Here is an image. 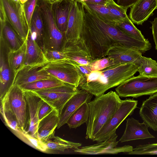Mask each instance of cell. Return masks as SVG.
Masks as SVG:
<instances>
[{
	"label": "cell",
	"instance_id": "cell-22",
	"mask_svg": "<svg viewBox=\"0 0 157 157\" xmlns=\"http://www.w3.org/2000/svg\"><path fill=\"white\" fill-rule=\"evenodd\" d=\"M139 113L148 127L157 131V93L151 95L143 101Z\"/></svg>",
	"mask_w": 157,
	"mask_h": 157
},
{
	"label": "cell",
	"instance_id": "cell-38",
	"mask_svg": "<svg viewBox=\"0 0 157 157\" xmlns=\"http://www.w3.org/2000/svg\"><path fill=\"white\" fill-rule=\"evenodd\" d=\"M38 0H29L23 4L26 21L29 29L32 18Z\"/></svg>",
	"mask_w": 157,
	"mask_h": 157
},
{
	"label": "cell",
	"instance_id": "cell-21",
	"mask_svg": "<svg viewBox=\"0 0 157 157\" xmlns=\"http://www.w3.org/2000/svg\"><path fill=\"white\" fill-rule=\"evenodd\" d=\"M48 62L43 50L29 29L26 38L25 65H44Z\"/></svg>",
	"mask_w": 157,
	"mask_h": 157
},
{
	"label": "cell",
	"instance_id": "cell-33",
	"mask_svg": "<svg viewBox=\"0 0 157 157\" xmlns=\"http://www.w3.org/2000/svg\"><path fill=\"white\" fill-rule=\"evenodd\" d=\"M81 3L96 12L105 21L115 25L118 21L111 13L106 5L84 2Z\"/></svg>",
	"mask_w": 157,
	"mask_h": 157
},
{
	"label": "cell",
	"instance_id": "cell-20",
	"mask_svg": "<svg viewBox=\"0 0 157 157\" xmlns=\"http://www.w3.org/2000/svg\"><path fill=\"white\" fill-rule=\"evenodd\" d=\"M156 9L157 0H139L131 7L129 17L133 24L142 25Z\"/></svg>",
	"mask_w": 157,
	"mask_h": 157
},
{
	"label": "cell",
	"instance_id": "cell-11",
	"mask_svg": "<svg viewBox=\"0 0 157 157\" xmlns=\"http://www.w3.org/2000/svg\"><path fill=\"white\" fill-rule=\"evenodd\" d=\"M117 134L108 139L93 145L81 147L74 149L75 152L86 155L117 154L120 153H129L132 152L133 147L130 145L117 147L119 141H117Z\"/></svg>",
	"mask_w": 157,
	"mask_h": 157
},
{
	"label": "cell",
	"instance_id": "cell-25",
	"mask_svg": "<svg viewBox=\"0 0 157 157\" xmlns=\"http://www.w3.org/2000/svg\"><path fill=\"white\" fill-rule=\"evenodd\" d=\"M0 21V36L3 37L10 50H17L25 41L18 35L8 20Z\"/></svg>",
	"mask_w": 157,
	"mask_h": 157
},
{
	"label": "cell",
	"instance_id": "cell-35",
	"mask_svg": "<svg viewBox=\"0 0 157 157\" xmlns=\"http://www.w3.org/2000/svg\"><path fill=\"white\" fill-rule=\"evenodd\" d=\"M114 65L112 59L107 56L93 60L90 63L84 66L89 74L92 71H100Z\"/></svg>",
	"mask_w": 157,
	"mask_h": 157
},
{
	"label": "cell",
	"instance_id": "cell-26",
	"mask_svg": "<svg viewBox=\"0 0 157 157\" xmlns=\"http://www.w3.org/2000/svg\"><path fill=\"white\" fill-rule=\"evenodd\" d=\"M26 45V39L19 48L16 50H10L8 53L9 64L14 76L25 65Z\"/></svg>",
	"mask_w": 157,
	"mask_h": 157
},
{
	"label": "cell",
	"instance_id": "cell-42",
	"mask_svg": "<svg viewBox=\"0 0 157 157\" xmlns=\"http://www.w3.org/2000/svg\"><path fill=\"white\" fill-rule=\"evenodd\" d=\"M139 0H117V4L119 6L127 10Z\"/></svg>",
	"mask_w": 157,
	"mask_h": 157
},
{
	"label": "cell",
	"instance_id": "cell-16",
	"mask_svg": "<svg viewBox=\"0 0 157 157\" xmlns=\"http://www.w3.org/2000/svg\"><path fill=\"white\" fill-rule=\"evenodd\" d=\"M61 51L66 58L79 65H88L93 61L81 39L76 41H66Z\"/></svg>",
	"mask_w": 157,
	"mask_h": 157
},
{
	"label": "cell",
	"instance_id": "cell-41",
	"mask_svg": "<svg viewBox=\"0 0 157 157\" xmlns=\"http://www.w3.org/2000/svg\"><path fill=\"white\" fill-rule=\"evenodd\" d=\"M54 109L49 104L43 100L39 111V119L40 120L49 114Z\"/></svg>",
	"mask_w": 157,
	"mask_h": 157
},
{
	"label": "cell",
	"instance_id": "cell-24",
	"mask_svg": "<svg viewBox=\"0 0 157 157\" xmlns=\"http://www.w3.org/2000/svg\"><path fill=\"white\" fill-rule=\"evenodd\" d=\"M73 0H59L52 2V9L56 25L66 33L71 6Z\"/></svg>",
	"mask_w": 157,
	"mask_h": 157
},
{
	"label": "cell",
	"instance_id": "cell-19",
	"mask_svg": "<svg viewBox=\"0 0 157 157\" xmlns=\"http://www.w3.org/2000/svg\"><path fill=\"white\" fill-rule=\"evenodd\" d=\"M148 126L133 118L126 120L125 128L119 141L121 143L140 139L155 138L148 130Z\"/></svg>",
	"mask_w": 157,
	"mask_h": 157
},
{
	"label": "cell",
	"instance_id": "cell-6",
	"mask_svg": "<svg viewBox=\"0 0 157 157\" xmlns=\"http://www.w3.org/2000/svg\"><path fill=\"white\" fill-rule=\"evenodd\" d=\"M115 90L121 98L151 95L157 93V77L133 76L117 86Z\"/></svg>",
	"mask_w": 157,
	"mask_h": 157
},
{
	"label": "cell",
	"instance_id": "cell-10",
	"mask_svg": "<svg viewBox=\"0 0 157 157\" xmlns=\"http://www.w3.org/2000/svg\"><path fill=\"white\" fill-rule=\"evenodd\" d=\"M79 90L66 83L62 86L33 91L59 113L65 103Z\"/></svg>",
	"mask_w": 157,
	"mask_h": 157
},
{
	"label": "cell",
	"instance_id": "cell-30",
	"mask_svg": "<svg viewBox=\"0 0 157 157\" xmlns=\"http://www.w3.org/2000/svg\"><path fill=\"white\" fill-rule=\"evenodd\" d=\"M43 142L46 145L48 149L62 151L69 149L74 150L82 145L80 143L67 141L55 136L52 138Z\"/></svg>",
	"mask_w": 157,
	"mask_h": 157
},
{
	"label": "cell",
	"instance_id": "cell-46",
	"mask_svg": "<svg viewBox=\"0 0 157 157\" xmlns=\"http://www.w3.org/2000/svg\"><path fill=\"white\" fill-rule=\"evenodd\" d=\"M48 0L49 1H50V2H56V1H58L59 0Z\"/></svg>",
	"mask_w": 157,
	"mask_h": 157
},
{
	"label": "cell",
	"instance_id": "cell-32",
	"mask_svg": "<svg viewBox=\"0 0 157 157\" xmlns=\"http://www.w3.org/2000/svg\"><path fill=\"white\" fill-rule=\"evenodd\" d=\"M139 75L147 77H157V62L150 58L142 56L138 67Z\"/></svg>",
	"mask_w": 157,
	"mask_h": 157
},
{
	"label": "cell",
	"instance_id": "cell-45",
	"mask_svg": "<svg viewBox=\"0 0 157 157\" xmlns=\"http://www.w3.org/2000/svg\"><path fill=\"white\" fill-rule=\"evenodd\" d=\"M29 0H19L20 2L22 4H24Z\"/></svg>",
	"mask_w": 157,
	"mask_h": 157
},
{
	"label": "cell",
	"instance_id": "cell-31",
	"mask_svg": "<svg viewBox=\"0 0 157 157\" xmlns=\"http://www.w3.org/2000/svg\"><path fill=\"white\" fill-rule=\"evenodd\" d=\"M115 25L123 32L137 40L144 41L148 40L135 27L128 17L124 20L117 22Z\"/></svg>",
	"mask_w": 157,
	"mask_h": 157
},
{
	"label": "cell",
	"instance_id": "cell-36",
	"mask_svg": "<svg viewBox=\"0 0 157 157\" xmlns=\"http://www.w3.org/2000/svg\"><path fill=\"white\" fill-rule=\"evenodd\" d=\"M106 5L117 21L124 20L128 17L126 13L127 10L118 5L113 0L107 3Z\"/></svg>",
	"mask_w": 157,
	"mask_h": 157
},
{
	"label": "cell",
	"instance_id": "cell-18",
	"mask_svg": "<svg viewBox=\"0 0 157 157\" xmlns=\"http://www.w3.org/2000/svg\"><path fill=\"white\" fill-rule=\"evenodd\" d=\"M23 90L28 105L29 113L28 127L24 133L37 138V132L40 121L39 111L43 100L34 92Z\"/></svg>",
	"mask_w": 157,
	"mask_h": 157
},
{
	"label": "cell",
	"instance_id": "cell-44",
	"mask_svg": "<svg viewBox=\"0 0 157 157\" xmlns=\"http://www.w3.org/2000/svg\"><path fill=\"white\" fill-rule=\"evenodd\" d=\"M81 2L101 4L106 5L112 0H78Z\"/></svg>",
	"mask_w": 157,
	"mask_h": 157
},
{
	"label": "cell",
	"instance_id": "cell-13",
	"mask_svg": "<svg viewBox=\"0 0 157 157\" xmlns=\"http://www.w3.org/2000/svg\"><path fill=\"white\" fill-rule=\"evenodd\" d=\"M44 65H24L15 75L12 86H20L41 80L56 78L42 69Z\"/></svg>",
	"mask_w": 157,
	"mask_h": 157
},
{
	"label": "cell",
	"instance_id": "cell-47",
	"mask_svg": "<svg viewBox=\"0 0 157 157\" xmlns=\"http://www.w3.org/2000/svg\"><path fill=\"white\" fill-rule=\"evenodd\" d=\"M13 0L15 2H18L19 1V0Z\"/></svg>",
	"mask_w": 157,
	"mask_h": 157
},
{
	"label": "cell",
	"instance_id": "cell-1",
	"mask_svg": "<svg viewBox=\"0 0 157 157\" xmlns=\"http://www.w3.org/2000/svg\"><path fill=\"white\" fill-rule=\"evenodd\" d=\"M83 6L85 13L81 39L93 61L106 56L109 48L116 44L135 48L142 53L151 48L148 40L144 41L134 38L115 25L105 21L96 12Z\"/></svg>",
	"mask_w": 157,
	"mask_h": 157
},
{
	"label": "cell",
	"instance_id": "cell-2",
	"mask_svg": "<svg viewBox=\"0 0 157 157\" xmlns=\"http://www.w3.org/2000/svg\"><path fill=\"white\" fill-rule=\"evenodd\" d=\"M137 71V67L132 63L114 65L81 76L77 88L98 97L132 77Z\"/></svg>",
	"mask_w": 157,
	"mask_h": 157
},
{
	"label": "cell",
	"instance_id": "cell-27",
	"mask_svg": "<svg viewBox=\"0 0 157 157\" xmlns=\"http://www.w3.org/2000/svg\"><path fill=\"white\" fill-rule=\"evenodd\" d=\"M89 116V107L86 102L79 106L71 115L66 124L70 128H76L87 122Z\"/></svg>",
	"mask_w": 157,
	"mask_h": 157
},
{
	"label": "cell",
	"instance_id": "cell-14",
	"mask_svg": "<svg viewBox=\"0 0 157 157\" xmlns=\"http://www.w3.org/2000/svg\"><path fill=\"white\" fill-rule=\"evenodd\" d=\"M10 49L3 37L0 36V99L2 98L12 85L14 74L10 68L7 55Z\"/></svg>",
	"mask_w": 157,
	"mask_h": 157
},
{
	"label": "cell",
	"instance_id": "cell-8",
	"mask_svg": "<svg viewBox=\"0 0 157 157\" xmlns=\"http://www.w3.org/2000/svg\"><path fill=\"white\" fill-rule=\"evenodd\" d=\"M77 64L66 59L48 62L42 69L55 77L77 88L81 74Z\"/></svg>",
	"mask_w": 157,
	"mask_h": 157
},
{
	"label": "cell",
	"instance_id": "cell-17",
	"mask_svg": "<svg viewBox=\"0 0 157 157\" xmlns=\"http://www.w3.org/2000/svg\"><path fill=\"white\" fill-rule=\"evenodd\" d=\"M93 95L83 90L73 96L65 103L59 113V121L57 128L66 124L71 115L82 104L91 101Z\"/></svg>",
	"mask_w": 157,
	"mask_h": 157
},
{
	"label": "cell",
	"instance_id": "cell-29",
	"mask_svg": "<svg viewBox=\"0 0 157 157\" xmlns=\"http://www.w3.org/2000/svg\"><path fill=\"white\" fill-rule=\"evenodd\" d=\"M66 83L57 78L41 80L19 86L23 90L35 91L62 86Z\"/></svg>",
	"mask_w": 157,
	"mask_h": 157
},
{
	"label": "cell",
	"instance_id": "cell-7",
	"mask_svg": "<svg viewBox=\"0 0 157 157\" xmlns=\"http://www.w3.org/2000/svg\"><path fill=\"white\" fill-rule=\"evenodd\" d=\"M138 101L126 98L122 100L121 105L108 121L101 128L92 140L100 142L105 140L116 134L120 124L129 116L132 115L137 108Z\"/></svg>",
	"mask_w": 157,
	"mask_h": 157
},
{
	"label": "cell",
	"instance_id": "cell-23",
	"mask_svg": "<svg viewBox=\"0 0 157 157\" xmlns=\"http://www.w3.org/2000/svg\"><path fill=\"white\" fill-rule=\"evenodd\" d=\"M59 121V113L54 109L49 114L39 121L37 132V138L42 141L55 135V129Z\"/></svg>",
	"mask_w": 157,
	"mask_h": 157
},
{
	"label": "cell",
	"instance_id": "cell-39",
	"mask_svg": "<svg viewBox=\"0 0 157 157\" xmlns=\"http://www.w3.org/2000/svg\"><path fill=\"white\" fill-rule=\"evenodd\" d=\"M21 134L26 138L35 148L43 152L46 151L48 149L47 146L44 143L37 138L23 132Z\"/></svg>",
	"mask_w": 157,
	"mask_h": 157
},
{
	"label": "cell",
	"instance_id": "cell-5",
	"mask_svg": "<svg viewBox=\"0 0 157 157\" xmlns=\"http://www.w3.org/2000/svg\"><path fill=\"white\" fill-rule=\"evenodd\" d=\"M1 100V105L14 114L21 129L25 132L28 127L29 113L24 90L17 85H12Z\"/></svg>",
	"mask_w": 157,
	"mask_h": 157
},
{
	"label": "cell",
	"instance_id": "cell-4",
	"mask_svg": "<svg viewBox=\"0 0 157 157\" xmlns=\"http://www.w3.org/2000/svg\"><path fill=\"white\" fill-rule=\"evenodd\" d=\"M44 26L43 52L46 50L61 51L66 42L65 33L60 31L56 22L52 2L48 0H38Z\"/></svg>",
	"mask_w": 157,
	"mask_h": 157
},
{
	"label": "cell",
	"instance_id": "cell-48",
	"mask_svg": "<svg viewBox=\"0 0 157 157\" xmlns=\"http://www.w3.org/2000/svg\"></svg>",
	"mask_w": 157,
	"mask_h": 157
},
{
	"label": "cell",
	"instance_id": "cell-12",
	"mask_svg": "<svg viewBox=\"0 0 157 157\" xmlns=\"http://www.w3.org/2000/svg\"><path fill=\"white\" fill-rule=\"evenodd\" d=\"M84 13L83 4L78 0H73L65 33L67 41H76L81 39Z\"/></svg>",
	"mask_w": 157,
	"mask_h": 157
},
{
	"label": "cell",
	"instance_id": "cell-40",
	"mask_svg": "<svg viewBox=\"0 0 157 157\" xmlns=\"http://www.w3.org/2000/svg\"><path fill=\"white\" fill-rule=\"evenodd\" d=\"M44 52L48 62L53 61L67 59L61 51L46 50L44 51Z\"/></svg>",
	"mask_w": 157,
	"mask_h": 157
},
{
	"label": "cell",
	"instance_id": "cell-28",
	"mask_svg": "<svg viewBox=\"0 0 157 157\" xmlns=\"http://www.w3.org/2000/svg\"><path fill=\"white\" fill-rule=\"evenodd\" d=\"M29 29L37 43L43 50V24L39 8L37 4L32 18Z\"/></svg>",
	"mask_w": 157,
	"mask_h": 157
},
{
	"label": "cell",
	"instance_id": "cell-34",
	"mask_svg": "<svg viewBox=\"0 0 157 157\" xmlns=\"http://www.w3.org/2000/svg\"><path fill=\"white\" fill-rule=\"evenodd\" d=\"M0 113L7 126L20 134L23 132L16 117L10 110L1 105Z\"/></svg>",
	"mask_w": 157,
	"mask_h": 157
},
{
	"label": "cell",
	"instance_id": "cell-37",
	"mask_svg": "<svg viewBox=\"0 0 157 157\" xmlns=\"http://www.w3.org/2000/svg\"><path fill=\"white\" fill-rule=\"evenodd\" d=\"M129 155H157V143L137 145Z\"/></svg>",
	"mask_w": 157,
	"mask_h": 157
},
{
	"label": "cell",
	"instance_id": "cell-3",
	"mask_svg": "<svg viewBox=\"0 0 157 157\" xmlns=\"http://www.w3.org/2000/svg\"><path fill=\"white\" fill-rule=\"evenodd\" d=\"M122 100L116 92L110 91L88 102L89 116L86 123V138L93 140L101 128L120 107Z\"/></svg>",
	"mask_w": 157,
	"mask_h": 157
},
{
	"label": "cell",
	"instance_id": "cell-43",
	"mask_svg": "<svg viewBox=\"0 0 157 157\" xmlns=\"http://www.w3.org/2000/svg\"><path fill=\"white\" fill-rule=\"evenodd\" d=\"M152 24V29L153 40L155 44V48L157 50V17L154 18L153 21H151Z\"/></svg>",
	"mask_w": 157,
	"mask_h": 157
},
{
	"label": "cell",
	"instance_id": "cell-9",
	"mask_svg": "<svg viewBox=\"0 0 157 157\" xmlns=\"http://www.w3.org/2000/svg\"><path fill=\"white\" fill-rule=\"evenodd\" d=\"M9 21L13 29L25 41L29 29L26 19L23 4L20 1L0 0Z\"/></svg>",
	"mask_w": 157,
	"mask_h": 157
},
{
	"label": "cell",
	"instance_id": "cell-15",
	"mask_svg": "<svg viewBox=\"0 0 157 157\" xmlns=\"http://www.w3.org/2000/svg\"><path fill=\"white\" fill-rule=\"evenodd\" d=\"M142 53L135 48L120 44H116L109 48L107 56L112 59L115 65L131 63L138 68Z\"/></svg>",
	"mask_w": 157,
	"mask_h": 157
}]
</instances>
